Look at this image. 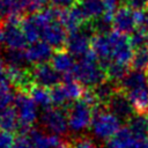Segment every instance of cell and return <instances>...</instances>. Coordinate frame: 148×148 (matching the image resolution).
Segmentation results:
<instances>
[{
	"mask_svg": "<svg viewBox=\"0 0 148 148\" xmlns=\"http://www.w3.org/2000/svg\"><path fill=\"white\" fill-rule=\"evenodd\" d=\"M3 61L7 66L25 68V65L29 64L25 54V50H8L5 53Z\"/></svg>",
	"mask_w": 148,
	"mask_h": 148,
	"instance_id": "26",
	"label": "cell"
},
{
	"mask_svg": "<svg viewBox=\"0 0 148 148\" xmlns=\"http://www.w3.org/2000/svg\"><path fill=\"white\" fill-rule=\"evenodd\" d=\"M104 69L106 72L108 80L113 82V83H116L118 87H119V83L124 80V77L130 72L127 65H123V64L114 62V61H111L110 64H108L104 67Z\"/></svg>",
	"mask_w": 148,
	"mask_h": 148,
	"instance_id": "25",
	"label": "cell"
},
{
	"mask_svg": "<svg viewBox=\"0 0 148 148\" xmlns=\"http://www.w3.org/2000/svg\"><path fill=\"white\" fill-rule=\"evenodd\" d=\"M77 7L88 21H95L102 17L106 12L105 0H79Z\"/></svg>",
	"mask_w": 148,
	"mask_h": 148,
	"instance_id": "16",
	"label": "cell"
},
{
	"mask_svg": "<svg viewBox=\"0 0 148 148\" xmlns=\"http://www.w3.org/2000/svg\"><path fill=\"white\" fill-rule=\"evenodd\" d=\"M59 21L68 32H73L81 29L88 22L77 5L68 9L59 10Z\"/></svg>",
	"mask_w": 148,
	"mask_h": 148,
	"instance_id": "12",
	"label": "cell"
},
{
	"mask_svg": "<svg viewBox=\"0 0 148 148\" xmlns=\"http://www.w3.org/2000/svg\"><path fill=\"white\" fill-rule=\"evenodd\" d=\"M29 96L32 98V101L36 103L38 108H42L43 110L50 109L52 105V99H51V91L47 88L34 84L29 91Z\"/></svg>",
	"mask_w": 148,
	"mask_h": 148,
	"instance_id": "23",
	"label": "cell"
},
{
	"mask_svg": "<svg viewBox=\"0 0 148 148\" xmlns=\"http://www.w3.org/2000/svg\"><path fill=\"white\" fill-rule=\"evenodd\" d=\"M31 76H32L34 84H37L47 89L49 88L52 89L59 86L64 80V76L59 72H57L53 68V66L49 62L35 65L31 68Z\"/></svg>",
	"mask_w": 148,
	"mask_h": 148,
	"instance_id": "9",
	"label": "cell"
},
{
	"mask_svg": "<svg viewBox=\"0 0 148 148\" xmlns=\"http://www.w3.org/2000/svg\"><path fill=\"white\" fill-rule=\"evenodd\" d=\"M109 40L111 46V61L127 66L131 65L134 49L131 44L130 37L117 31H111L109 32Z\"/></svg>",
	"mask_w": 148,
	"mask_h": 148,
	"instance_id": "7",
	"label": "cell"
},
{
	"mask_svg": "<svg viewBox=\"0 0 148 148\" xmlns=\"http://www.w3.org/2000/svg\"><path fill=\"white\" fill-rule=\"evenodd\" d=\"M127 127L141 140H148V112H135L128 120Z\"/></svg>",
	"mask_w": 148,
	"mask_h": 148,
	"instance_id": "17",
	"label": "cell"
},
{
	"mask_svg": "<svg viewBox=\"0 0 148 148\" xmlns=\"http://www.w3.org/2000/svg\"><path fill=\"white\" fill-rule=\"evenodd\" d=\"M95 36V31L90 21H88L81 29L68 32L65 49L74 57L82 58L91 51V38Z\"/></svg>",
	"mask_w": 148,
	"mask_h": 148,
	"instance_id": "4",
	"label": "cell"
},
{
	"mask_svg": "<svg viewBox=\"0 0 148 148\" xmlns=\"http://www.w3.org/2000/svg\"><path fill=\"white\" fill-rule=\"evenodd\" d=\"M13 148H32V145L27 135V133H21L14 142Z\"/></svg>",
	"mask_w": 148,
	"mask_h": 148,
	"instance_id": "34",
	"label": "cell"
},
{
	"mask_svg": "<svg viewBox=\"0 0 148 148\" xmlns=\"http://www.w3.org/2000/svg\"><path fill=\"white\" fill-rule=\"evenodd\" d=\"M120 128V119L118 117L105 106L96 108L90 130L97 139L109 141Z\"/></svg>",
	"mask_w": 148,
	"mask_h": 148,
	"instance_id": "2",
	"label": "cell"
},
{
	"mask_svg": "<svg viewBox=\"0 0 148 148\" xmlns=\"http://www.w3.org/2000/svg\"><path fill=\"white\" fill-rule=\"evenodd\" d=\"M23 13L24 7L22 0H0V20H21Z\"/></svg>",
	"mask_w": 148,
	"mask_h": 148,
	"instance_id": "20",
	"label": "cell"
},
{
	"mask_svg": "<svg viewBox=\"0 0 148 148\" xmlns=\"http://www.w3.org/2000/svg\"><path fill=\"white\" fill-rule=\"evenodd\" d=\"M146 73H147V77H148V69H147V72H146Z\"/></svg>",
	"mask_w": 148,
	"mask_h": 148,
	"instance_id": "39",
	"label": "cell"
},
{
	"mask_svg": "<svg viewBox=\"0 0 148 148\" xmlns=\"http://www.w3.org/2000/svg\"><path fill=\"white\" fill-rule=\"evenodd\" d=\"M21 20L18 18L7 20L2 25L3 44L8 47V50H24L28 43L21 29Z\"/></svg>",
	"mask_w": 148,
	"mask_h": 148,
	"instance_id": "10",
	"label": "cell"
},
{
	"mask_svg": "<svg viewBox=\"0 0 148 148\" xmlns=\"http://www.w3.org/2000/svg\"><path fill=\"white\" fill-rule=\"evenodd\" d=\"M72 148H98L89 138H77L72 141Z\"/></svg>",
	"mask_w": 148,
	"mask_h": 148,
	"instance_id": "33",
	"label": "cell"
},
{
	"mask_svg": "<svg viewBox=\"0 0 148 148\" xmlns=\"http://www.w3.org/2000/svg\"><path fill=\"white\" fill-rule=\"evenodd\" d=\"M8 67L3 59H0V84H8Z\"/></svg>",
	"mask_w": 148,
	"mask_h": 148,
	"instance_id": "37",
	"label": "cell"
},
{
	"mask_svg": "<svg viewBox=\"0 0 148 148\" xmlns=\"http://www.w3.org/2000/svg\"><path fill=\"white\" fill-rule=\"evenodd\" d=\"M112 28L114 31L124 35L133 34L139 28L138 9H134L130 5L118 7L112 18Z\"/></svg>",
	"mask_w": 148,
	"mask_h": 148,
	"instance_id": "8",
	"label": "cell"
},
{
	"mask_svg": "<svg viewBox=\"0 0 148 148\" xmlns=\"http://www.w3.org/2000/svg\"><path fill=\"white\" fill-rule=\"evenodd\" d=\"M51 3L57 8V9H68L75 5H77L79 0H50Z\"/></svg>",
	"mask_w": 148,
	"mask_h": 148,
	"instance_id": "36",
	"label": "cell"
},
{
	"mask_svg": "<svg viewBox=\"0 0 148 148\" xmlns=\"http://www.w3.org/2000/svg\"><path fill=\"white\" fill-rule=\"evenodd\" d=\"M117 1H119V0H117Z\"/></svg>",
	"mask_w": 148,
	"mask_h": 148,
	"instance_id": "40",
	"label": "cell"
},
{
	"mask_svg": "<svg viewBox=\"0 0 148 148\" xmlns=\"http://www.w3.org/2000/svg\"><path fill=\"white\" fill-rule=\"evenodd\" d=\"M0 128L10 133H14L17 130L20 131V120L14 106L0 111Z\"/></svg>",
	"mask_w": 148,
	"mask_h": 148,
	"instance_id": "22",
	"label": "cell"
},
{
	"mask_svg": "<svg viewBox=\"0 0 148 148\" xmlns=\"http://www.w3.org/2000/svg\"><path fill=\"white\" fill-rule=\"evenodd\" d=\"M132 69L147 72L148 69V46L141 47L134 51L133 59L131 61Z\"/></svg>",
	"mask_w": 148,
	"mask_h": 148,
	"instance_id": "27",
	"label": "cell"
},
{
	"mask_svg": "<svg viewBox=\"0 0 148 148\" xmlns=\"http://www.w3.org/2000/svg\"><path fill=\"white\" fill-rule=\"evenodd\" d=\"M128 5L134 9H145L148 7V0H127Z\"/></svg>",
	"mask_w": 148,
	"mask_h": 148,
	"instance_id": "38",
	"label": "cell"
},
{
	"mask_svg": "<svg viewBox=\"0 0 148 148\" xmlns=\"http://www.w3.org/2000/svg\"><path fill=\"white\" fill-rule=\"evenodd\" d=\"M125 94L130 98L135 112H148V84Z\"/></svg>",
	"mask_w": 148,
	"mask_h": 148,
	"instance_id": "21",
	"label": "cell"
},
{
	"mask_svg": "<svg viewBox=\"0 0 148 148\" xmlns=\"http://www.w3.org/2000/svg\"><path fill=\"white\" fill-rule=\"evenodd\" d=\"M91 51L98 59V61L102 64L103 67H105L108 64L111 62V46L109 40V34H96L91 38Z\"/></svg>",
	"mask_w": 148,
	"mask_h": 148,
	"instance_id": "15",
	"label": "cell"
},
{
	"mask_svg": "<svg viewBox=\"0 0 148 148\" xmlns=\"http://www.w3.org/2000/svg\"><path fill=\"white\" fill-rule=\"evenodd\" d=\"M14 108L17 112L20 120V131L21 133H27L31 130V126L37 120V105L32 98L27 92H17L14 98Z\"/></svg>",
	"mask_w": 148,
	"mask_h": 148,
	"instance_id": "5",
	"label": "cell"
},
{
	"mask_svg": "<svg viewBox=\"0 0 148 148\" xmlns=\"http://www.w3.org/2000/svg\"><path fill=\"white\" fill-rule=\"evenodd\" d=\"M105 108L110 112H112L116 117H118L120 120L121 119L128 120L135 113V110H134L130 98L120 88H118L116 90V92L113 94L111 99L108 102Z\"/></svg>",
	"mask_w": 148,
	"mask_h": 148,
	"instance_id": "11",
	"label": "cell"
},
{
	"mask_svg": "<svg viewBox=\"0 0 148 148\" xmlns=\"http://www.w3.org/2000/svg\"><path fill=\"white\" fill-rule=\"evenodd\" d=\"M25 54L29 64L39 65L51 60L53 56V51H52V46H50L47 43H45L44 40H38L31 43L28 46V49L25 50Z\"/></svg>",
	"mask_w": 148,
	"mask_h": 148,
	"instance_id": "14",
	"label": "cell"
},
{
	"mask_svg": "<svg viewBox=\"0 0 148 148\" xmlns=\"http://www.w3.org/2000/svg\"><path fill=\"white\" fill-rule=\"evenodd\" d=\"M15 142L14 134L0 128V148H13Z\"/></svg>",
	"mask_w": 148,
	"mask_h": 148,
	"instance_id": "32",
	"label": "cell"
},
{
	"mask_svg": "<svg viewBox=\"0 0 148 148\" xmlns=\"http://www.w3.org/2000/svg\"><path fill=\"white\" fill-rule=\"evenodd\" d=\"M96 108L84 97L69 104L67 110L69 130L74 133L82 132L91 126Z\"/></svg>",
	"mask_w": 148,
	"mask_h": 148,
	"instance_id": "3",
	"label": "cell"
},
{
	"mask_svg": "<svg viewBox=\"0 0 148 148\" xmlns=\"http://www.w3.org/2000/svg\"><path fill=\"white\" fill-rule=\"evenodd\" d=\"M139 139L132 133V131L125 126L121 127L108 142L106 148H130Z\"/></svg>",
	"mask_w": 148,
	"mask_h": 148,
	"instance_id": "18",
	"label": "cell"
},
{
	"mask_svg": "<svg viewBox=\"0 0 148 148\" xmlns=\"http://www.w3.org/2000/svg\"><path fill=\"white\" fill-rule=\"evenodd\" d=\"M14 98L15 96L10 87L8 84H0V111L9 108L10 104L14 103Z\"/></svg>",
	"mask_w": 148,
	"mask_h": 148,
	"instance_id": "30",
	"label": "cell"
},
{
	"mask_svg": "<svg viewBox=\"0 0 148 148\" xmlns=\"http://www.w3.org/2000/svg\"><path fill=\"white\" fill-rule=\"evenodd\" d=\"M51 65L62 76H69L74 72L76 61L74 59V56L69 53L66 49H58L53 52V56L51 58Z\"/></svg>",
	"mask_w": 148,
	"mask_h": 148,
	"instance_id": "13",
	"label": "cell"
},
{
	"mask_svg": "<svg viewBox=\"0 0 148 148\" xmlns=\"http://www.w3.org/2000/svg\"><path fill=\"white\" fill-rule=\"evenodd\" d=\"M148 84V77H147V73L143 71H136V69H132L127 73V75L124 77V80L119 83V88L127 92L131 91L133 89L143 87Z\"/></svg>",
	"mask_w": 148,
	"mask_h": 148,
	"instance_id": "19",
	"label": "cell"
},
{
	"mask_svg": "<svg viewBox=\"0 0 148 148\" xmlns=\"http://www.w3.org/2000/svg\"><path fill=\"white\" fill-rule=\"evenodd\" d=\"M21 29L29 44L40 40V30L34 17V14H30L21 20Z\"/></svg>",
	"mask_w": 148,
	"mask_h": 148,
	"instance_id": "24",
	"label": "cell"
},
{
	"mask_svg": "<svg viewBox=\"0 0 148 148\" xmlns=\"http://www.w3.org/2000/svg\"><path fill=\"white\" fill-rule=\"evenodd\" d=\"M51 91V99H52V105H54V108H64L65 104H67L69 102L65 89L62 87V84L60 83L59 86L50 89Z\"/></svg>",
	"mask_w": 148,
	"mask_h": 148,
	"instance_id": "28",
	"label": "cell"
},
{
	"mask_svg": "<svg viewBox=\"0 0 148 148\" xmlns=\"http://www.w3.org/2000/svg\"><path fill=\"white\" fill-rule=\"evenodd\" d=\"M138 20L139 28L148 31V7L145 9H138Z\"/></svg>",
	"mask_w": 148,
	"mask_h": 148,
	"instance_id": "35",
	"label": "cell"
},
{
	"mask_svg": "<svg viewBox=\"0 0 148 148\" xmlns=\"http://www.w3.org/2000/svg\"><path fill=\"white\" fill-rule=\"evenodd\" d=\"M49 1L50 0H22L24 12H28L30 14H36L44 10Z\"/></svg>",
	"mask_w": 148,
	"mask_h": 148,
	"instance_id": "31",
	"label": "cell"
},
{
	"mask_svg": "<svg viewBox=\"0 0 148 148\" xmlns=\"http://www.w3.org/2000/svg\"><path fill=\"white\" fill-rule=\"evenodd\" d=\"M42 126L54 135H65L69 130L67 111L62 108H50L43 111L40 116Z\"/></svg>",
	"mask_w": 148,
	"mask_h": 148,
	"instance_id": "6",
	"label": "cell"
},
{
	"mask_svg": "<svg viewBox=\"0 0 148 148\" xmlns=\"http://www.w3.org/2000/svg\"><path fill=\"white\" fill-rule=\"evenodd\" d=\"M72 76L82 86L94 88L108 80L106 72L92 51L76 61Z\"/></svg>",
	"mask_w": 148,
	"mask_h": 148,
	"instance_id": "1",
	"label": "cell"
},
{
	"mask_svg": "<svg viewBox=\"0 0 148 148\" xmlns=\"http://www.w3.org/2000/svg\"><path fill=\"white\" fill-rule=\"evenodd\" d=\"M130 40H131V44L134 50L146 47V46H148V32L143 29L138 28L133 34H131Z\"/></svg>",
	"mask_w": 148,
	"mask_h": 148,
	"instance_id": "29",
	"label": "cell"
}]
</instances>
